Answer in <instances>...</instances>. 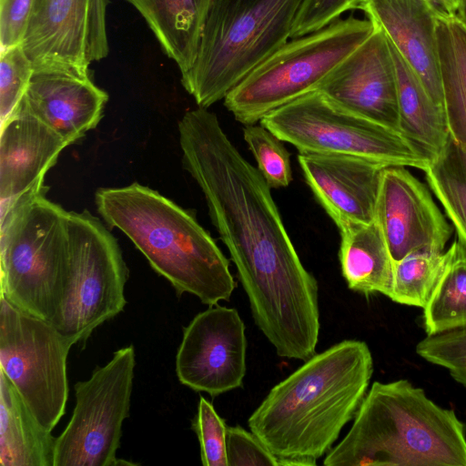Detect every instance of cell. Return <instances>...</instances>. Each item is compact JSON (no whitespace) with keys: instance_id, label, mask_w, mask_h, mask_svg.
<instances>
[{"instance_id":"obj_1","label":"cell","mask_w":466,"mask_h":466,"mask_svg":"<svg viewBox=\"0 0 466 466\" xmlns=\"http://www.w3.org/2000/svg\"><path fill=\"white\" fill-rule=\"evenodd\" d=\"M177 127L183 167L205 197L256 325L279 357L306 361L319 341L318 282L297 253L271 187L208 108L186 112Z\"/></svg>"},{"instance_id":"obj_2","label":"cell","mask_w":466,"mask_h":466,"mask_svg":"<svg viewBox=\"0 0 466 466\" xmlns=\"http://www.w3.org/2000/svg\"><path fill=\"white\" fill-rule=\"evenodd\" d=\"M372 372L364 341L339 342L275 385L248 418L249 430L279 465H316L354 419Z\"/></svg>"},{"instance_id":"obj_3","label":"cell","mask_w":466,"mask_h":466,"mask_svg":"<svg viewBox=\"0 0 466 466\" xmlns=\"http://www.w3.org/2000/svg\"><path fill=\"white\" fill-rule=\"evenodd\" d=\"M95 203L105 224L123 232L178 295L208 306L229 300V261L190 211L137 182L98 188Z\"/></svg>"},{"instance_id":"obj_4","label":"cell","mask_w":466,"mask_h":466,"mask_svg":"<svg viewBox=\"0 0 466 466\" xmlns=\"http://www.w3.org/2000/svg\"><path fill=\"white\" fill-rule=\"evenodd\" d=\"M325 466H466L465 426L407 380L375 381Z\"/></svg>"},{"instance_id":"obj_5","label":"cell","mask_w":466,"mask_h":466,"mask_svg":"<svg viewBox=\"0 0 466 466\" xmlns=\"http://www.w3.org/2000/svg\"><path fill=\"white\" fill-rule=\"evenodd\" d=\"M46 192L0 202V297L53 323L68 275L69 211Z\"/></svg>"},{"instance_id":"obj_6","label":"cell","mask_w":466,"mask_h":466,"mask_svg":"<svg viewBox=\"0 0 466 466\" xmlns=\"http://www.w3.org/2000/svg\"><path fill=\"white\" fill-rule=\"evenodd\" d=\"M303 0H210L181 84L208 108L287 43Z\"/></svg>"},{"instance_id":"obj_7","label":"cell","mask_w":466,"mask_h":466,"mask_svg":"<svg viewBox=\"0 0 466 466\" xmlns=\"http://www.w3.org/2000/svg\"><path fill=\"white\" fill-rule=\"evenodd\" d=\"M374 24L349 16L290 38L224 98L239 123L256 124L271 111L319 89L374 31Z\"/></svg>"},{"instance_id":"obj_8","label":"cell","mask_w":466,"mask_h":466,"mask_svg":"<svg viewBox=\"0 0 466 466\" xmlns=\"http://www.w3.org/2000/svg\"><path fill=\"white\" fill-rule=\"evenodd\" d=\"M259 122L299 153L349 155L422 171L430 165L429 157L400 131L340 106L319 90L271 111Z\"/></svg>"},{"instance_id":"obj_9","label":"cell","mask_w":466,"mask_h":466,"mask_svg":"<svg viewBox=\"0 0 466 466\" xmlns=\"http://www.w3.org/2000/svg\"><path fill=\"white\" fill-rule=\"evenodd\" d=\"M68 234V275L52 324L80 344L124 309L129 272L109 228L88 210L69 211Z\"/></svg>"},{"instance_id":"obj_10","label":"cell","mask_w":466,"mask_h":466,"mask_svg":"<svg viewBox=\"0 0 466 466\" xmlns=\"http://www.w3.org/2000/svg\"><path fill=\"white\" fill-rule=\"evenodd\" d=\"M73 345L51 322L0 297V371L51 431L65 413L69 391L66 360Z\"/></svg>"},{"instance_id":"obj_11","label":"cell","mask_w":466,"mask_h":466,"mask_svg":"<svg viewBox=\"0 0 466 466\" xmlns=\"http://www.w3.org/2000/svg\"><path fill=\"white\" fill-rule=\"evenodd\" d=\"M136 366L134 346L116 350L91 377L75 385L76 405L56 438L54 466L133 464L116 458L122 426L129 416Z\"/></svg>"},{"instance_id":"obj_12","label":"cell","mask_w":466,"mask_h":466,"mask_svg":"<svg viewBox=\"0 0 466 466\" xmlns=\"http://www.w3.org/2000/svg\"><path fill=\"white\" fill-rule=\"evenodd\" d=\"M245 325L238 310L218 304L184 328L176 373L185 386L217 397L242 386L246 375Z\"/></svg>"},{"instance_id":"obj_13","label":"cell","mask_w":466,"mask_h":466,"mask_svg":"<svg viewBox=\"0 0 466 466\" xmlns=\"http://www.w3.org/2000/svg\"><path fill=\"white\" fill-rule=\"evenodd\" d=\"M102 0H35L21 46L33 66L89 67L109 52Z\"/></svg>"},{"instance_id":"obj_14","label":"cell","mask_w":466,"mask_h":466,"mask_svg":"<svg viewBox=\"0 0 466 466\" xmlns=\"http://www.w3.org/2000/svg\"><path fill=\"white\" fill-rule=\"evenodd\" d=\"M374 220L394 261L419 250L444 251L453 230L428 187L404 167H384Z\"/></svg>"},{"instance_id":"obj_15","label":"cell","mask_w":466,"mask_h":466,"mask_svg":"<svg viewBox=\"0 0 466 466\" xmlns=\"http://www.w3.org/2000/svg\"><path fill=\"white\" fill-rule=\"evenodd\" d=\"M318 90L340 106L400 131L395 65L389 40L376 25Z\"/></svg>"},{"instance_id":"obj_16","label":"cell","mask_w":466,"mask_h":466,"mask_svg":"<svg viewBox=\"0 0 466 466\" xmlns=\"http://www.w3.org/2000/svg\"><path fill=\"white\" fill-rule=\"evenodd\" d=\"M107 101L89 67L49 63L34 66L20 103L72 145L96 127Z\"/></svg>"},{"instance_id":"obj_17","label":"cell","mask_w":466,"mask_h":466,"mask_svg":"<svg viewBox=\"0 0 466 466\" xmlns=\"http://www.w3.org/2000/svg\"><path fill=\"white\" fill-rule=\"evenodd\" d=\"M303 177L314 197L337 225L374 221L383 165L360 157L299 153Z\"/></svg>"},{"instance_id":"obj_18","label":"cell","mask_w":466,"mask_h":466,"mask_svg":"<svg viewBox=\"0 0 466 466\" xmlns=\"http://www.w3.org/2000/svg\"><path fill=\"white\" fill-rule=\"evenodd\" d=\"M361 10L380 28L415 72L431 98L443 106L437 47L439 11L431 0H360Z\"/></svg>"},{"instance_id":"obj_19","label":"cell","mask_w":466,"mask_h":466,"mask_svg":"<svg viewBox=\"0 0 466 466\" xmlns=\"http://www.w3.org/2000/svg\"><path fill=\"white\" fill-rule=\"evenodd\" d=\"M68 142L21 103L0 134V202L45 187L47 171Z\"/></svg>"},{"instance_id":"obj_20","label":"cell","mask_w":466,"mask_h":466,"mask_svg":"<svg viewBox=\"0 0 466 466\" xmlns=\"http://www.w3.org/2000/svg\"><path fill=\"white\" fill-rule=\"evenodd\" d=\"M340 235L339 258L349 289L366 295H390L394 260L376 223L345 220L336 225Z\"/></svg>"},{"instance_id":"obj_21","label":"cell","mask_w":466,"mask_h":466,"mask_svg":"<svg viewBox=\"0 0 466 466\" xmlns=\"http://www.w3.org/2000/svg\"><path fill=\"white\" fill-rule=\"evenodd\" d=\"M0 371V465L54 466L56 441Z\"/></svg>"},{"instance_id":"obj_22","label":"cell","mask_w":466,"mask_h":466,"mask_svg":"<svg viewBox=\"0 0 466 466\" xmlns=\"http://www.w3.org/2000/svg\"><path fill=\"white\" fill-rule=\"evenodd\" d=\"M390 46L396 69L400 132L431 160L443 150L450 138L444 108L431 98L415 72L390 43Z\"/></svg>"},{"instance_id":"obj_23","label":"cell","mask_w":466,"mask_h":466,"mask_svg":"<svg viewBox=\"0 0 466 466\" xmlns=\"http://www.w3.org/2000/svg\"><path fill=\"white\" fill-rule=\"evenodd\" d=\"M142 15L181 74L194 63L210 0H126Z\"/></svg>"},{"instance_id":"obj_24","label":"cell","mask_w":466,"mask_h":466,"mask_svg":"<svg viewBox=\"0 0 466 466\" xmlns=\"http://www.w3.org/2000/svg\"><path fill=\"white\" fill-rule=\"evenodd\" d=\"M437 47L450 137L466 152V28L456 15H438Z\"/></svg>"},{"instance_id":"obj_25","label":"cell","mask_w":466,"mask_h":466,"mask_svg":"<svg viewBox=\"0 0 466 466\" xmlns=\"http://www.w3.org/2000/svg\"><path fill=\"white\" fill-rule=\"evenodd\" d=\"M450 261L423 308L427 335L466 328V243L455 236Z\"/></svg>"},{"instance_id":"obj_26","label":"cell","mask_w":466,"mask_h":466,"mask_svg":"<svg viewBox=\"0 0 466 466\" xmlns=\"http://www.w3.org/2000/svg\"><path fill=\"white\" fill-rule=\"evenodd\" d=\"M431 192L451 222L455 236L466 243V152L450 137L443 150L424 170Z\"/></svg>"},{"instance_id":"obj_27","label":"cell","mask_w":466,"mask_h":466,"mask_svg":"<svg viewBox=\"0 0 466 466\" xmlns=\"http://www.w3.org/2000/svg\"><path fill=\"white\" fill-rule=\"evenodd\" d=\"M452 253L419 250L394 261L393 284L389 298L400 304L424 308L441 278Z\"/></svg>"},{"instance_id":"obj_28","label":"cell","mask_w":466,"mask_h":466,"mask_svg":"<svg viewBox=\"0 0 466 466\" xmlns=\"http://www.w3.org/2000/svg\"><path fill=\"white\" fill-rule=\"evenodd\" d=\"M243 137L258 169L271 188L288 187L292 180L290 154L276 135L260 125H247Z\"/></svg>"},{"instance_id":"obj_29","label":"cell","mask_w":466,"mask_h":466,"mask_svg":"<svg viewBox=\"0 0 466 466\" xmlns=\"http://www.w3.org/2000/svg\"><path fill=\"white\" fill-rule=\"evenodd\" d=\"M427 361L445 368L466 387V328L427 335L415 348Z\"/></svg>"},{"instance_id":"obj_30","label":"cell","mask_w":466,"mask_h":466,"mask_svg":"<svg viewBox=\"0 0 466 466\" xmlns=\"http://www.w3.org/2000/svg\"><path fill=\"white\" fill-rule=\"evenodd\" d=\"M33 63L21 45L1 50L0 120H5L22 100L33 75Z\"/></svg>"},{"instance_id":"obj_31","label":"cell","mask_w":466,"mask_h":466,"mask_svg":"<svg viewBox=\"0 0 466 466\" xmlns=\"http://www.w3.org/2000/svg\"><path fill=\"white\" fill-rule=\"evenodd\" d=\"M227 428L213 405L200 396L192 429L199 441L200 458L204 466H228Z\"/></svg>"},{"instance_id":"obj_32","label":"cell","mask_w":466,"mask_h":466,"mask_svg":"<svg viewBox=\"0 0 466 466\" xmlns=\"http://www.w3.org/2000/svg\"><path fill=\"white\" fill-rule=\"evenodd\" d=\"M228 466H279V459L253 433L240 426L227 428Z\"/></svg>"},{"instance_id":"obj_33","label":"cell","mask_w":466,"mask_h":466,"mask_svg":"<svg viewBox=\"0 0 466 466\" xmlns=\"http://www.w3.org/2000/svg\"><path fill=\"white\" fill-rule=\"evenodd\" d=\"M360 0H303L298 12L290 38L318 31L345 12L356 9Z\"/></svg>"},{"instance_id":"obj_34","label":"cell","mask_w":466,"mask_h":466,"mask_svg":"<svg viewBox=\"0 0 466 466\" xmlns=\"http://www.w3.org/2000/svg\"><path fill=\"white\" fill-rule=\"evenodd\" d=\"M35 0H0L1 50L21 45Z\"/></svg>"},{"instance_id":"obj_35","label":"cell","mask_w":466,"mask_h":466,"mask_svg":"<svg viewBox=\"0 0 466 466\" xmlns=\"http://www.w3.org/2000/svg\"><path fill=\"white\" fill-rule=\"evenodd\" d=\"M440 14L456 15L461 0H431Z\"/></svg>"},{"instance_id":"obj_36","label":"cell","mask_w":466,"mask_h":466,"mask_svg":"<svg viewBox=\"0 0 466 466\" xmlns=\"http://www.w3.org/2000/svg\"><path fill=\"white\" fill-rule=\"evenodd\" d=\"M456 15L466 28V0H461Z\"/></svg>"}]
</instances>
